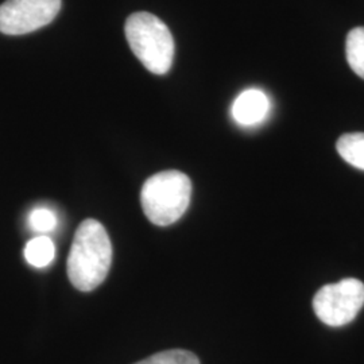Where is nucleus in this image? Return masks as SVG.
I'll return each instance as SVG.
<instances>
[{
    "label": "nucleus",
    "mask_w": 364,
    "mask_h": 364,
    "mask_svg": "<svg viewBox=\"0 0 364 364\" xmlns=\"http://www.w3.org/2000/svg\"><path fill=\"white\" fill-rule=\"evenodd\" d=\"M112 262V245L103 224L87 219L76 231L69 258L68 277L80 291L102 285Z\"/></svg>",
    "instance_id": "nucleus-1"
},
{
    "label": "nucleus",
    "mask_w": 364,
    "mask_h": 364,
    "mask_svg": "<svg viewBox=\"0 0 364 364\" xmlns=\"http://www.w3.org/2000/svg\"><path fill=\"white\" fill-rule=\"evenodd\" d=\"M192 196V182L178 170L156 173L144 182L141 204L144 215L153 224L166 227L186 212Z\"/></svg>",
    "instance_id": "nucleus-2"
},
{
    "label": "nucleus",
    "mask_w": 364,
    "mask_h": 364,
    "mask_svg": "<svg viewBox=\"0 0 364 364\" xmlns=\"http://www.w3.org/2000/svg\"><path fill=\"white\" fill-rule=\"evenodd\" d=\"M126 38L131 50L154 75L168 73L174 58V39L159 18L150 13H135L129 16Z\"/></svg>",
    "instance_id": "nucleus-3"
},
{
    "label": "nucleus",
    "mask_w": 364,
    "mask_h": 364,
    "mask_svg": "<svg viewBox=\"0 0 364 364\" xmlns=\"http://www.w3.org/2000/svg\"><path fill=\"white\" fill-rule=\"evenodd\" d=\"M364 305V284L347 278L321 287L314 299L313 309L320 321L329 326H344L355 320Z\"/></svg>",
    "instance_id": "nucleus-4"
},
{
    "label": "nucleus",
    "mask_w": 364,
    "mask_h": 364,
    "mask_svg": "<svg viewBox=\"0 0 364 364\" xmlns=\"http://www.w3.org/2000/svg\"><path fill=\"white\" fill-rule=\"evenodd\" d=\"M61 0H7L0 6V33L23 36L52 23Z\"/></svg>",
    "instance_id": "nucleus-5"
},
{
    "label": "nucleus",
    "mask_w": 364,
    "mask_h": 364,
    "mask_svg": "<svg viewBox=\"0 0 364 364\" xmlns=\"http://www.w3.org/2000/svg\"><path fill=\"white\" fill-rule=\"evenodd\" d=\"M270 112V100L260 90L242 92L232 105V117L240 126H257Z\"/></svg>",
    "instance_id": "nucleus-6"
},
{
    "label": "nucleus",
    "mask_w": 364,
    "mask_h": 364,
    "mask_svg": "<svg viewBox=\"0 0 364 364\" xmlns=\"http://www.w3.org/2000/svg\"><path fill=\"white\" fill-rule=\"evenodd\" d=\"M336 149L347 164L356 169L364 170V132L341 135L336 144Z\"/></svg>",
    "instance_id": "nucleus-7"
},
{
    "label": "nucleus",
    "mask_w": 364,
    "mask_h": 364,
    "mask_svg": "<svg viewBox=\"0 0 364 364\" xmlns=\"http://www.w3.org/2000/svg\"><path fill=\"white\" fill-rule=\"evenodd\" d=\"M55 255V247L48 236H38L31 239L25 247L27 263L34 267H46L52 263Z\"/></svg>",
    "instance_id": "nucleus-8"
},
{
    "label": "nucleus",
    "mask_w": 364,
    "mask_h": 364,
    "mask_svg": "<svg viewBox=\"0 0 364 364\" xmlns=\"http://www.w3.org/2000/svg\"><path fill=\"white\" fill-rule=\"evenodd\" d=\"M346 55L352 70L364 78V27L352 28L346 41Z\"/></svg>",
    "instance_id": "nucleus-9"
},
{
    "label": "nucleus",
    "mask_w": 364,
    "mask_h": 364,
    "mask_svg": "<svg viewBox=\"0 0 364 364\" xmlns=\"http://www.w3.org/2000/svg\"><path fill=\"white\" fill-rule=\"evenodd\" d=\"M135 364H200L198 358L185 350H170L149 356Z\"/></svg>",
    "instance_id": "nucleus-10"
},
{
    "label": "nucleus",
    "mask_w": 364,
    "mask_h": 364,
    "mask_svg": "<svg viewBox=\"0 0 364 364\" xmlns=\"http://www.w3.org/2000/svg\"><path fill=\"white\" fill-rule=\"evenodd\" d=\"M28 225L37 232H50L57 227V216L52 209H33L28 215Z\"/></svg>",
    "instance_id": "nucleus-11"
}]
</instances>
